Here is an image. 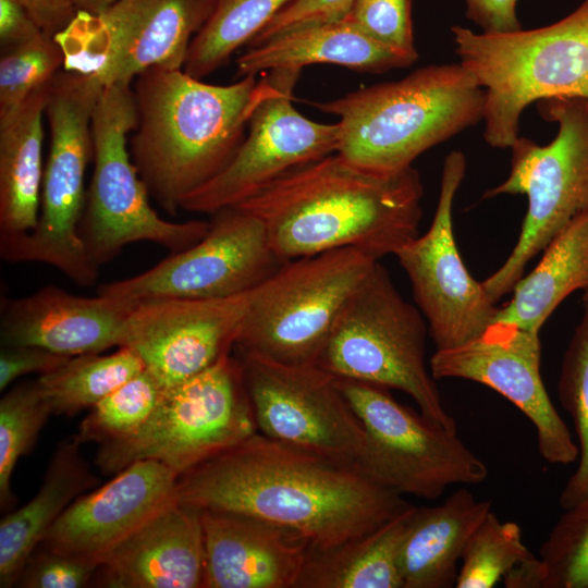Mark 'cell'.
<instances>
[{"instance_id": "d6986e66", "label": "cell", "mask_w": 588, "mask_h": 588, "mask_svg": "<svg viewBox=\"0 0 588 588\" xmlns=\"http://www.w3.org/2000/svg\"><path fill=\"white\" fill-rule=\"evenodd\" d=\"M249 293L137 303L126 320L122 346L140 357L163 389L181 383L232 353Z\"/></svg>"}, {"instance_id": "52a82bcc", "label": "cell", "mask_w": 588, "mask_h": 588, "mask_svg": "<svg viewBox=\"0 0 588 588\" xmlns=\"http://www.w3.org/2000/svg\"><path fill=\"white\" fill-rule=\"evenodd\" d=\"M428 326L377 261L341 314L317 366L336 378L409 395L431 424L457 432L425 360Z\"/></svg>"}, {"instance_id": "f546056e", "label": "cell", "mask_w": 588, "mask_h": 588, "mask_svg": "<svg viewBox=\"0 0 588 588\" xmlns=\"http://www.w3.org/2000/svg\"><path fill=\"white\" fill-rule=\"evenodd\" d=\"M144 369L140 357L122 346L109 355L73 356L60 367L39 375L37 380L53 414L71 416L91 408Z\"/></svg>"}, {"instance_id": "836d02e7", "label": "cell", "mask_w": 588, "mask_h": 588, "mask_svg": "<svg viewBox=\"0 0 588 588\" xmlns=\"http://www.w3.org/2000/svg\"><path fill=\"white\" fill-rule=\"evenodd\" d=\"M53 414L38 380L22 382L0 401V505L14 504L11 478L17 461L29 452L39 431Z\"/></svg>"}, {"instance_id": "8992f818", "label": "cell", "mask_w": 588, "mask_h": 588, "mask_svg": "<svg viewBox=\"0 0 588 588\" xmlns=\"http://www.w3.org/2000/svg\"><path fill=\"white\" fill-rule=\"evenodd\" d=\"M103 87L88 75L62 69L50 82L45 118L49 150L44 168L37 224L29 233L0 244L8 262H41L79 286L96 283L98 268L79 236L93 160L91 121Z\"/></svg>"}, {"instance_id": "ac0fdd59", "label": "cell", "mask_w": 588, "mask_h": 588, "mask_svg": "<svg viewBox=\"0 0 588 588\" xmlns=\"http://www.w3.org/2000/svg\"><path fill=\"white\" fill-rule=\"evenodd\" d=\"M301 70L253 113L241 147L215 179L183 198L180 210L212 215L256 195L285 172L336 152L339 124L317 123L293 106Z\"/></svg>"}, {"instance_id": "d590c367", "label": "cell", "mask_w": 588, "mask_h": 588, "mask_svg": "<svg viewBox=\"0 0 588 588\" xmlns=\"http://www.w3.org/2000/svg\"><path fill=\"white\" fill-rule=\"evenodd\" d=\"M63 51L54 36L41 32L3 50L0 59V122L10 119L40 87L63 69Z\"/></svg>"}, {"instance_id": "f6af8a7d", "label": "cell", "mask_w": 588, "mask_h": 588, "mask_svg": "<svg viewBox=\"0 0 588 588\" xmlns=\"http://www.w3.org/2000/svg\"><path fill=\"white\" fill-rule=\"evenodd\" d=\"M77 11L98 14L109 8L115 0H72Z\"/></svg>"}, {"instance_id": "5b68a950", "label": "cell", "mask_w": 588, "mask_h": 588, "mask_svg": "<svg viewBox=\"0 0 588 588\" xmlns=\"http://www.w3.org/2000/svg\"><path fill=\"white\" fill-rule=\"evenodd\" d=\"M462 66L485 91L483 138L510 148L526 107L552 97L588 98V0L534 29L476 33L452 26Z\"/></svg>"}, {"instance_id": "3957f363", "label": "cell", "mask_w": 588, "mask_h": 588, "mask_svg": "<svg viewBox=\"0 0 588 588\" xmlns=\"http://www.w3.org/2000/svg\"><path fill=\"white\" fill-rule=\"evenodd\" d=\"M291 71L212 85L183 69L154 66L134 79L137 123L130 154L162 210L175 216L184 197L230 164L253 113L279 91Z\"/></svg>"}, {"instance_id": "f1b7e54d", "label": "cell", "mask_w": 588, "mask_h": 588, "mask_svg": "<svg viewBox=\"0 0 588 588\" xmlns=\"http://www.w3.org/2000/svg\"><path fill=\"white\" fill-rule=\"evenodd\" d=\"M541 260L513 289L494 320L540 332L542 324L571 293L588 287V212L558 234Z\"/></svg>"}, {"instance_id": "7bdbcfd3", "label": "cell", "mask_w": 588, "mask_h": 588, "mask_svg": "<svg viewBox=\"0 0 588 588\" xmlns=\"http://www.w3.org/2000/svg\"><path fill=\"white\" fill-rule=\"evenodd\" d=\"M42 30L16 0H0L1 51L24 44Z\"/></svg>"}, {"instance_id": "f35d334b", "label": "cell", "mask_w": 588, "mask_h": 588, "mask_svg": "<svg viewBox=\"0 0 588 588\" xmlns=\"http://www.w3.org/2000/svg\"><path fill=\"white\" fill-rule=\"evenodd\" d=\"M99 561L37 547L15 586L23 588H82L91 585Z\"/></svg>"}, {"instance_id": "5bb4252c", "label": "cell", "mask_w": 588, "mask_h": 588, "mask_svg": "<svg viewBox=\"0 0 588 588\" xmlns=\"http://www.w3.org/2000/svg\"><path fill=\"white\" fill-rule=\"evenodd\" d=\"M236 357L259 433L363 473L365 428L334 376L317 365Z\"/></svg>"}, {"instance_id": "d6a6232c", "label": "cell", "mask_w": 588, "mask_h": 588, "mask_svg": "<svg viewBox=\"0 0 588 588\" xmlns=\"http://www.w3.org/2000/svg\"><path fill=\"white\" fill-rule=\"evenodd\" d=\"M536 558L523 541L520 527L501 522L492 511L470 537L458 568L456 588H491L505 583Z\"/></svg>"}, {"instance_id": "30bf717a", "label": "cell", "mask_w": 588, "mask_h": 588, "mask_svg": "<svg viewBox=\"0 0 588 588\" xmlns=\"http://www.w3.org/2000/svg\"><path fill=\"white\" fill-rule=\"evenodd\" d=\"M136 123L132 85L103 87L93 114L94 169L79 224L87 256L98 269L137 242L179 253L201 240L209 228L204 220H166L152 208L127 148Z\"/></svg>"}, {"instance_id": "d4e9b609", "label": "cell", "mask_w": 588, "mask_h": 588, "mask_svg": "<svg viewBox=\"0 0 588 588\" xmlns=\"http://www.w3.org/2000/svg\"><path fill=\"white\" fill-rule=\"evenodd\" d=\"M490 511L491 501L465 487L439 505L415 506L400 551L403 588L455 587L458 561Z\"/></svg>"}, {"instance_id": "b9f144b4", "label": "cell", "mask_w": 588, "mask_h": 588, "mask_svg": "<svg viewBox=\"0 0 588 588\" xmlns=\"http://www.w3.org/2000/svg\"><path fill=\"white\" fill-rule=\"evenodd\" d=\"M466 16L482 33L497 34L518 30L522 24L516 7L519 0H463Z\"/></svg>"}, {"instance_id": "ab89813d", "label": "cell", "mask_w": 588, "mask_h": 588, "mask_svg": "<svg viewBox=\"0 0 588 588\" xmlns=\"http://www.w3.org/2000/svg\"><path fill=\"white\" fill-rule=\"evenodd\" d=\"M353 0H292L246 46H257L293 27L321 21L338 20L348 12Z\"/></svg>"}, {"instance_id": "bcb514c9", "label": "cell", "mask_w": 588, "mask_h": 588, "mask_svg": "<svg viewBox=\"0 0 588 588\" xmlns=\"http://www.w3.org/2000/svg\"><path fill=\"white\" fill-rule=\"evenodd\" d=\"M588 289V287H587Z\"/></svg>"}, {"instance_id": "8d00e7d4", "label": "cell", "mask_w": 588, "mask_h": 588, "mask_svg": "<svg viewBox=\"0 0 588 588\" xmlns=\"http://www.w3.org/2000/svg\"><path fill=\"white\" fill-rule=\"evenodd\" d=\"M543 588H588V498L564 510L539 550Z\"/></svg>"}, {"instance_id": "83f0119b", "label": "cell", "mask_w": 588, "mask_h": 588, "mask_svg": "<svg viewBox=\"0 0 588 588\" xmlns=\"http://www.w3.org/2000/svg\"><path fill=\"white\" fill-rule=\"evenodd\" d=\"M414 509L336 547L310 548L295 588H403L400 551Z\"/></svg>"}, {"instance_id": "484cf974", "label": "cell", "mask_w": 588, "mask_h": 588, "mask_svg": "<svg viewBox=\"0 0 588 588\" xmlns=\"http://www.w3.org/2000/svg\"><path fill=\"white\" fill-rule=\"evenodd\" d=\"M79 445L76 438L60 443L37 493L1 519V588L15 586L30 554L56 520L73 501L99 482L81 455Z\"/></svg>"}, {"instance_id": "8fae6325", "label": "cell", "mask_w": 588, "mask_h": 588, "mask_svg": "<svg viewBox=\"0 0 588 588\" xmlns=\"http://www.w3.org/2000/svg\"><path fill=\"white\" fill-rule=\"evenodd\" d=\"M258 432L241 360L229 353L200 373L164 388L135 433L99 444L96 463L115 475L142 460L179 476Z\"/></svg>"}, {"instance_id": "4dcf8cb0", "label": "cell", "mask_w": 588, "mask_h": 588, "mask_svg": "<svg viewBox=\"0 0 588 588\" xmlns=\"http://www.w3.org/2000/svg\"><path fill=\"white\" fill-rule=\"evenodd\" d=\"M292 0H212V11L194 36L183 70L204 78L225 65Z\"/></svg>"}, {"instance_id": "9c48e42d", "label": "cell", "mask_w": 588, "mask_h": 588, "mask_svg": "<svg viewBox=\"0 0 588 588\" xmlns=\"http://www.w3.org/2000/svg\"><path fill=\"white\" fill-rule=\"evenodd\" d=\"M378 260L342 248L285 261L249 293L240 357L316 365L341 314Z\"/></svg>"}, {"instance_id": "ba28073f", "label": "cell", "mask_w": 588, "mask_h": 588, "mask_svg": "<svg viewBox=\"0 0 588 588\" xmlns=\"http://www.w3.org/2000/svg\"><path fill=\"white\" fill-rule=\"evenodd\" d=\"M540 117L559 126L548 145L518 136L505 181L483 199L525 194L527 212L518 240L504 264L482 281L497 303L513 291L527 264L568 224L588 212V98L552 97L537 101Z\"/></svg>"}, {"instance_id": "e0dca14e", "label": "cell", "mask_w": 588, "mask_h": 588, "mask_svg": "<svg viewBox=\"0 0 588 588\" xmlns=\"http://www.w3.org/2000/svg\"><path fill=\"white\" fill-rule=\"evenodd\" d=\"M539 333L493 320L474 340L436 350L429 369L436 380L465 379L500 393L535 427L542 458L569 465L577 462L579 450L544 388Z\"/></svg>"}, {"instance_id": "603a6c76", "label": "cell", "mask_w": 588, "mask_h": 588, "mask_svg": "<svg viewBox=\"0 0 588 588\" xmlns=\"http://www.w3.org/2000/svg\"><path fill=\"white\" fill-rule=\"evenodd\" d=\"M205 588H295L310 544L261 519L204 510Z\"/></svg>"}, {"instance_id": "60d3db41", "label": "cell", "mask_w": 588, "mask_h": 588, "mask_svg": "<svg viewBox=\"0 0 588 588\" xmlns=\"http://www.w3.org/2000/svg\"><path fill=\"white\" fill-rule=\"evenodd\" d=\"M71 357L35 345L1 346L0 390L3 392L20 377L29 373H46Z\"/></svg>"}, {"instance_id": "9a60e30c", "label": "cell", "mask_w": 588, "mask_h": 588, "mask_svg": "<svg viewBox=\"0 0 588 588\" xmlns=\"http://www.w3.org/2000/svg\"><path fill=\"white\" fill-rule=\"evenodd\" d=\"M210 216L197 243L139 274L100 285L98 294L136 304L228 298L252 292L284 264L252 213L226 207Z\"/></svg>"}, {"instance_id": "2e32d148", "label": "cell", "mask_w": 588, "mask_h": 588, "mask_svg": "<svg viewBox=\"0 0 588 588\" xmlns=\"http://www.w3.org/2000/svg\"><path fill=\"white\" fill-rule=\"evenodd\" d=\"M465 170L462 151L453 150L445 157L439 200L428 231L395 253L436 350L455 347L479 336L498 311L482 282L476 281L464 265L454 238L453 201Z\"/></svg>"}, {"instance_id": "4316f807", "label": "cell", "mask_w": 588, "mask_h": 588, "mask_svg": "<svg viewBox=\"0 0 588 588\" xmlns=\"http://www.w3.org/2000/svg\"><path fill=\"white\" fill-rule=\"evenodd\" d=\"M49 84L0 122V244L37 224L44 177V119Z\"/></svg>"}, {"instance_id": "74e56055", "label": "cell", "mask_w": 588, "mask_h": 588, "mask_svg": "<svg viewBox=\"0 0 588 588\" xmlns=\"http://www.w3.org/2000/svg\"><path fill=\"white\" fill-rule=\"evenodd\" d=\"M345 16L376 41L417 61L412 0H353Z\"/></svg>"}, {"instance_id": "277c9868", "label": "cell", "mask_w": 588, "mask_h": 588, "mask_svg": "<svg viewBox=\"0 0 588 588\" xmlns=\"http://www.w3.org/2000/svg\"><path fill=\"white\" fill-rule=\"evenodd\" d=\"M311 105L339 117L338 154L371 172L392 174L482 121L485 91L461 63L430 64L402 79Z\"/></svg>"}, {"instance_id": "7c38bea8", "label": "cell", "mask_w": 588, "mask_h": 588, "mask_svg": "<svg viewBox=\"0 0 588 588\" xmlns=\"http://www.w3.org/2000/svg\"><path fill=\"white\" fill-rule=\"evenodd\" d=\"M212 8V0H115L98 14L77 11L54 36L63 69L88 75L102 87L132 85L154 66L183 69Z\"/></svg>"}, {"instance_id": "4fadbf2b", "label": "cell", "mask_w": 588, "mask_h": 588, "mask_svg": "<svg viewBox=\"0 0 588 588\" xmlns=\"http://www.w3.org/2000/svg\"><path fill=\"white\" fill-rule=\"evenodd\" d=\"M336 378V377H335ZM366 432L363 473L399 494L436 500L454 485H478L489 470L457 437L399 403L389 389L336 378Z\"/></svg>"}, {"instance_id": "7402d4cb", "label": "cell", "mask_w": 588, "mask_h": 588, "mask_svg": "<svg viewBox=\"0 0 588 588\" xmlns=\"http://www.w3.org/2000/svg\"><path fill=\"white\" fill-rule=\"evenodd\" d=\"M201 512L177 498L114 547L93 584L107 588H205Z\"/></svg>"}, {"instance_id": "e575fe53", "label": "cell", "mask_w": 588, "mask_h": 588, "mask_svg": "<svg viewBox=\"0 0 588 588\" xmlns=\"http://www.w3.org/2000/svg\"><path fill=\"white\" fill-rule=\"evenodd\" d=\"M162 390L158 380L144 369L90 408L79 425L76 440L81 444H101L135 433L154 413Z\"/></svg>"}, {"instance_id": "ffe728a7", "label": "cell", "mask_w": 588, "mask_h": 588, "mask_svg": "<svg viewBox=\"0 0 588 588\" xmlns=\"http://www.w3.org/2000/svg\"><path fill=\"white\" fill-rule=\"evenodd\" d=\"M179 475L155 460L126 466L100 488L73 501L38 547L102 559L176 498Z\"/></svg>"}, {"instance_id": "cb8c5ba5", "label": "cell", "mask_w": 588, "mask_h": 588, "mask_svg": "<svg viewBox=\"0 0 588 588\" xmlns=\"http://www.w3.org/2000/svg\"><path fill=\"white\" fill-rule=\"evenodd\" d=\"M413 58L390 49L360 30L346 16L287 29L246 50L236 59V78L272 70H301L330 63L363 73L409 66Z\"/></svg>"}, {"instance_id": "7a4b0ae2", "label": "cell", "mask_w": 588, "mask_h": 588, "mask_svg": "<svg viewBox=\"0 0 588 588\" xmlns=\"http://www.w3.org/2000/svg\"><path fill=\"white\" fill-rule=\"evenodd\" d=\"M422 195L413 167L381 174L334 152L285 172L234 207L261 221L284 262L342 248L379 261L418 235Z\"/></svg>"}, {"instance_id": "ee69618b", "label": "cell", "mask_w": 588, "mask_h": 588, "mask_svg": "<svg viewBox=\"0 0 588 588\" xmlns=\"http://www.w3.org/2000/svg\"><path fill=\"white\" fill-rule=\"evenodd\" d=\"M19 1L40 29L56 36L73 21L77 9L72 0H16Z\"/></svg>"}, {"instance_id": "1f68e13d", "label": "cell", "mask_w": 588, "mask_h": 588, "mask_svg": "<svg viewBox=\"0 0 588 588\" xmlns=\"http://www.w3.org/2000/svg\"><path fill=\"white\" fill-rule=\"evenodd\" d=\"M583 303V315L564 353L558 382L560 403L574 424L579 450L576 469L560 494L563 510L588 498V289Z\"/></svg>"}, {"instance_id": "6da1fadb", "label": "cell", "mask_w": 588, "mask_h": 588, "mask_svg": "<svg viewBox=\"0 0 588 588\" xmlns=\"http://www.w3.org/2000/svg\"><path fill=\"white\" fill-rule=\"evenodd\" d=\"M176 498L289 529L317 550L366 535L411 505L359 470L259 432L180 475Z\"/></svg>"}, {"instance_id": "44dd1931", "label": "cell", "mask_w": 588, "mask_h": 588, "mask_svg": "<svg viewBox=\"0 0 588 588\" xmlns=\"http://www.w3.org/2000/svg\"><path fill=\"white\" fill-rule=\"evenodd\" d=\"M136 303L98 294L85 297L46 285L20 298H2L1 346L35 345L65 356L121 347Z\"/></svg>"}]
</instances>
